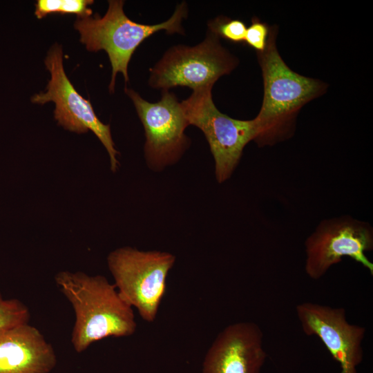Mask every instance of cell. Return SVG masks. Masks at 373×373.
I'll return each instance as SVG.
<instances>
[{
  "label": "cell",
  "mask_w": 373,
  "mask_h": 373,
  "mask_svg": "<svg viewBox=\"0 0 373 373\" xmlns=\"http://www.w3.org/2000/svg\"><path fill=\"white\" fill-rule=\"evenodd\" d=\"M208 30L219 38L233 43H243L247 30L246 24L240 19L219 16L208 22Z\"/></svg>",
  "instance_id": "obj_15"
},
{
  "label": "cell",
  "mask_w": 373,
  "mask_h": 373,
  "mask_svg": "<svg viewBox=\"0 0 373 373\" xmlns=\"http://www.w3.org/2000/svg\"><path fill=\"white\" fill-rule=\"evenodd\" d=\"M45 65L50 73V79L46 91L33 95L31 102L40 104L54 102V117L65 130L77 133L91 131L107 151L111 171H116L119 152L115 149L110 125L104 124L99 119L90 101L78 93L68 78L64 68L61 46L55 44L50 48Z\"/></svg>",
  "instance_id": "obj_7"
},
{
  "label": "cell",
  "mask_w": 373,
  "mask_h": 373,
  "mask_svg": "<svg viewBox=\"0 0 373 373\" xmlns=\"http://www.w3.org/2000/svg\"><path fill=\"white\" fill-rule=\"evenodd\" d=\"M296 311L303 332L321 339L339 363L340 373H357L363 358L365 328L350 323L343 307L305 302L298 304Z\"/></svg>",
  "instance_id": "obj_10"
},
{
  "label": "cell",
  "mask_w": 373,
  "mask_h": 373,
  "mask_svg": "<svg viewBox=\"0 0 373 373\" xmlns=\"http://www.w3.org/2000/svg\"><path fill=\"white\" fill-rule=\"evenodd\" d=\"M28 307L17 298L4 299L0 291V332L29 323Z\"/></svg>",
  "instance_id": "obj_14"
},
{
  "label": "cell",
  "mask_w": 373,
  "mask_h": 373,
  "mask_svg": "<svg viewBox=\"0 0 373 373\" xmlns=\"http://www.w3.org/2000/svg\"><path fill=\"white\" fill-rule=\"evenodd\" d=\"M269 32L270 26L254 17L250 26L247 28L244 42L257 52H261L267 46Z\"/></svg>",
  "instance_id": "obj_16"
},
{
  "label": "cell",
  "mask_w": 373,
  "mask_h": 373,
  "mask_svg": "<svg viewBox=\"0 0 373 373\" xmlns=\"http://www.w3.org/2000/svg\"><path fill=\"white\" fill-rule=\"evenodd\" d=\"M124 90L133 101L144 128V155L149 166L161 170L175 164L190 143L184 133L189 125L177 97L162 90L161 99L152 103L131 88L126 87Z\"/></svg>",
  "instance_id": "obj_9"
},
{
  "label": "cell",
  "mask_w": 373,
  "mask_h": 373,
  "mask_svg": "<svg viewBox=\"0 0 373 373\" xmlns=\"http://www.w3.org/2000/svg\"><path fill=\"white\" fill-rule=\"evenodd\" d=\"M238 65V58L222 46L218 37L208 30L205 39L196 46L178 45L166 51L151 69L148 83L162 90L176 86L194 90L213 86Z\"/></svg>",
  "instance_id": "obj_6"
},
{
  "label": "cell",
  "mask_w": 373,
  "mask_h": 373,
  "mask_svg": "<svg viewBox=\"0 0 373 373\" xmlns=\"http://www.w3.org/2000/svg\"><path fill=\"white\" fill-rule=\"evenodd\" d=\"M55 280L75 314L71 342L77 352L103 338L130 336L136 331L133 307L104 276L62 271Z\"/></svg>",
  "instance_id": "obj_2"
},
{
  "label": "cell",
  "mask_w": 373,
  "mask_h": 373,
  "mask_svg": "<svg viewBox=\"0 0 373 373\" xmlns=\"http://www.w3.org/2000/svg\"><path fill=\"white\" fill-rule=\"evenodd\" d=\"M262 338V332L255 323L227 326L209 348L202 373H260L267 358Z\"/></svg>",
  "instance_id": "obj_11"
},
{
  "label": "cell",
  "mask_w": 373,
  "mask_h": 373,
  "mask_svg": "<svg viewBox=\"0 0 373 373\" xmlns=\"http://www.w3.org/2000/svg\"><path fill=\"white\" fill-rule=\"evenodd\" d=\"M175 261L171 253L117 248L108 255L107 265L121 297L146 322H153L165 294L166 278Z\"/></svg>",
  "instance_id": "obj_4"
},
{
  "label": "cell",
  "mask_w": 373,
  "mask_h": 373,
  "mask_svg": "<svg viewBox=\"0 0 373 373\" xmlns=\"http://www.w3.org/2000/svg\"><path fill=\"white\" fill-rule=\"evenodd\" d=\"M209 85L193 90L181 106L189 125L204 133L215 162V175L219 183L233 174L245 146L256 135L254 119H237L220 112L213 102Z\"/></svg>",
  "instance_id": "obj_5"
},
{
  "label": "cell",
  "mask_w": 373,
  "mask_h": 373,
  "mask_svg": "<svg viewBox=\"0 0 373 373\" xmlns=\"http://www.w3.org/2000/svg\"><path fill=\"white\" fill-rule=\"evenodd\" d=\"M92 0H38L35 3V15L42 19L50 14L76 15L77 18L92 15L89 6Z\"/></svg>",
  "instance_id": "obj_13"
},
{
  "label": "cell",
  "mask_w": 373,
  "mask_h": 373,
  "mask_svg": "<svg viewBox=\"0 0 373 373\" xmlns=\"http://www.w3.org/2000/svg\"><path fill=\"white\" fill-rule=\"evenodd\" d=\"M305 270L312 279L323 277L343 258L349 257L373 275V263L366 256L373 249V229L364 221L350 216L321 222L305 242Z\"/></svg>",
  "instance_id": "obj_8"
},
{
  "label": "cell",
  "mask_w": 373,
  "mask_h": 373,
  "mask_svg": "<svg viewBox=\"0 0 373 373\" xmlns=\"http://www.w3.org/2000/svg\"><path fill=\"white\" fill-rule=\"evenodd\" d=\"M56 363L52 346L29 323L0 332V373H50Z\"/></svg>",
  "instance_id": "obj_12"
},
{
  "label": "cell",
  "mask_w": 373,
  "mask_h": 373,
  "mask_svg": "<svg viewBox=\"0 0 373 373\" xmlns=\"http://www.w3.org/2000/svg\"><path fill=\"white\" fill-rule=\"evenodd\" d=\"M278 26H270L264 51L257 52L262 70L264 94L261 108L254 118L259 147L273 146L293 136L296 117L303 106L323 95L324 82L293 71L280 57L276 39Z\"/></svg>",
  "instance_id": "obj_1"
},
{
  "label": "cell",
  "mask_w": 373,
  "mask_h": 373,
  "mask_svg": "<svg viewBox=\"0 0 373 373\" xmlns=\"http://www.w3.org/2000/svg\"><path fill=\"white\" fill-rule=\"evenodd\" d=\"M121 0L108 1L106 14L100 17L77 18L74 27L79 32L80 41L88 51L97 52L104 50L108 54L112 75L109 84V91L115 90V77L121 73L126 82L128 81V66L131 58L146 38L153 34L164 30L168 34L184 35L182 21L188 15L186 2L179 3L172 15L166 21L157 24H143L135 22L125 15Z\"/></svg>",
  "instance_id": "obj_3"
}]
</instances>
